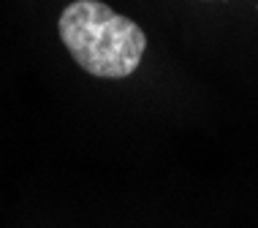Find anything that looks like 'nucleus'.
Masks as SVG:
<instances>
[{
  "label": "nucleus",
  "mask_w": 258,
  "mask_h": 228,
  "mask_svg": "<svg viewBox=\"0 0 258 228\" xmlns=\"http://www.w3.org/2000/svg\"><path fill=\"white\" fill-rule=\"evenodd\" d=\"M57 30L76 65L98 79L131 76L147 52L142 27L98 0H74L66 6Z\"/></svg>",
  "instance_id": "nucleus-1"
}]
</instances>
